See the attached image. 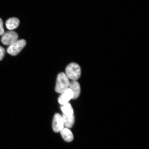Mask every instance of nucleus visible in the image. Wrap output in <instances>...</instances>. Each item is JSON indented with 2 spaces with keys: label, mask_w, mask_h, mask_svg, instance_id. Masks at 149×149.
Returning <instances> with one entry per match:
<instances>
[{
  "label": "nucleus",
  "mask_w": 149,
  "mask_h": 149,
  "mask_svg": "<svg viewBox=\"0 0 149 149\" xmlns=\"http://www.w3.org/2000/svg\"><path fill=\"white\" fill-rule=\"evenodd\" d=\"M61 109L63 112V114L66 116H70L74 115V110L69 102H68V103L61 106Z\"/></svg>",
  "instance_id": "obj_11"
},
{
  "label": "nucleus",
  "mask_w": 149,
  "mask_h": 149,
  "mask_svg": "<svg viewBox=\"0 0 149 149\" xmlns=\"http://www.w3.org/2000/svg\"><path fill=\"white\" fill-rule=\"evenodd\" d=\"M20 22L18 18L15 17H12L9 19L7 20L6 23L7 29L9 30L12 31L16 29L19 25Z\"/></svg>",
  "instance_id": "obj_8"
},
{
  "label": "nucleus",
  "mask_w": 149,
  "mask_h": 149,
  "mask_svg": "<svg viewBox=\"0 0 149 149\" xmlns=\"http://www.w3.org/2000/svg\"><path fill=\"white\" fill-rule=\"evenodd\" d=\"M65 74L69 79H71L72 81H76L81 76V67L77 63H70L66 67Z\"/></svg>",
  "instance_id": "obj_2"
},
{
  "label": "nucleus",
  "mask_w": 149,
  "mask_h": 149,
  "mask_svg": "<svg viewBox=\"0 0 149 149\" xmlns=\"http://www.w3.org/2000/svg\"><path fill=\"white\" fill-rule=\"evenodd\" d=\"M64 126L62 116L59 113H56L54 117L52 124L54 131L55 133L60 132L64 128Z\"/></svg>",
  "instance_id": "obj_5"
},
{
  "label": "nucleus",
  "mask_w": 149,
  "mask_h": 149,
  "mask_svg": "<svg viewBox=\"0 0 149 149\" xmlns=\"http://www.w3.org/2000/svg\"><path fill=\"white\" fill-rule=\"evenodd\" d=\"M70 81L64 72H61L57 76L55 90L57 93H61L69 88Z\"/></svg>",
  "instance_id": "obj_1"
},
{
  "label": "nucleus",
  "mask_w": 149,
  "mask_h": 149,
  "mask_svg": "<svg viewBox=\"0 0 149 149\" xmlns=\"http://www.w3.org/2000/svg\"><path fill=\"white\" fill-rule=\"evenodd\" d=\"M5 54V51L4 48L0 46V61H1L4 57Z\"/></svg>",
  "instance_id": "obj_12"
},
{
  "label": "nucleus",
  "mask_w": 149,
  "mask_h": 149,
  "mask_svg": "<svg viewBox=\"0 0 149 149\" xmlns=\"http://www.w3.org/2000/svg\"><path fill=\"white\" fill-rule=\"evenodd\" d=\"M60 132L61 136L65 141L68 142H70L73 140L74 139L73 134L68 128H64Z\"/></svg>",
  "instance_id": "obj_9"
},
{
  "label": "nucleus",
  "mask_w": 149,
  "mask_h": 149,
  "mask_svg": "<svg viewBox=\"0 0 149 149\" xmlns=\"http://www.w3.org/2000/svg\"><path fill=\"white\" fill-rule=\"evenodd\" d=\"M62 118L64 121V126L67 128H70L74 125V115L68 116L63 114Z\"/></svg>",
  "instance_id": "obj_10"
},
{
  "label": "nucleus",
  "mask_w": 149,
  "mask_h": 149,
  "mask_svg": "<svg viewBox=\"0 0 149 149\" xmlns=\"http://www.w3.org/2000/svg\"><path fill=\"white\" fill-rule=\"evenodd\" d=\"M73 94L72 99H76L79 96L81 93V86L76 81H72L70 82L69 87Z\"/></svg>",
  "instance_id": "obj_7"
},
{
  "label": "nucleus",
  "mask_w": 149,
  "mask_h": 149,
  "mask_svg": "<svg viewBox=\"0 0 149 149\" xmlns=\"http://www.w3.org/2000/svg\"><path fill=\"white\" fill-rule=\"evenodd\" d=\"M18 38L17 33L10 31L3 33L1 37V41L4 45L10 46L17 41Z\"/></svg>",
  "instance_id": "obj_4"
},
{
  "label": "nucleus",
  "mask_w": 149,
  "mask_h": 149,
  "mask_svg": "<svg viewBox=\"0 0 149 149\" xmlns=\"http://www.w3.org/2000/svg\"><path fill=\"white\" fill-rule=\"evenodd\" d=\"M26 44V42L25 40L23 39L18 40L13 44L9 46L7 48V52L9 54L11 55H17L25 47Z\"/></svg>",
  "instance_id": "obj_3"
},
{
  "label": "nucleus",
  "mask_w": 149,
  "mask_h": 149,
  "mask_svg": "<svg viewBox=\"0 0 149 149\" xmlns=\"http://www.w3.org/2000/svg\"><path fill=\"white\" fill-rule=\"evenodd\" d=\"M4 33L3 20L1 18H0V35H3Z\"/></svg>",
  "instance_id": "obj_13"
},
{
  "label": "nucleus",
  "mask_w": 149,
  "mask_h": 149,
  "mask_svg": "<svg viewBox=\"0 0 149 149\" xmlns=\"http://www.w3.org/2000/svg\"><path fill=\"white\" fill-rule=\"evenodd\" d=\"M58 99L59 103L61 105L68 103L70 100L73 97V94L72 91L70 88L61 94Z\"/></svg>",
  "instance_id": "obj_6"
}]
</instances>
